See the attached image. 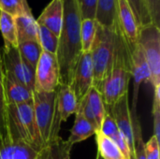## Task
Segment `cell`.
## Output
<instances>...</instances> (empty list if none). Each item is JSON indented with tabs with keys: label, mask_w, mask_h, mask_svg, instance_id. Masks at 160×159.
Segmentation results:
<instances>
[{
	"label": "cell",
	"mask_w": 160,
	"mask_h": 159,
	"mask_svg": "<svg viewBox=\"0 0 160 159\" xmlns=\"http://www.w3.org/2000/svg\"><path fill=\"white\" fill-rule=\"evenodd\" d=\"M8 127L11 142H22L39 152L44 149L35 118L33 101L8 105Z\"/></svg>",
	"instance_id": "4"
},
{
	"label": "cell",
	"mask_w": 160,
	"mask_h": 159,
	"mask_svg": "<svg viewBox=\"0 0 160 159\" xmlns=\"http://www.w3.org/2000/svg\"><path fill=\"white\" fill-rule=\"evenodd\" d=\"M3 84L8 105H19L33 101V92L4 71Z\"/></svg>",
	"instance_id": "14"
},
{
	"label": "cell",
	"mask_w": 160,
	"mask_h": 159,
	"mask_svg": "<svg viewBox=\"0 0 160 159\" xmlns=\"http://www.w3.org/2000/svg\"><path fill=\"white\" fill-rule=\"evenodd\" d=\"M1 60L3 70L6 73L34 91L35 68L29 66L21 57L18 48L1 49Z\"/></svg>",
	"instance_id": "8"
},
{
	"label": "cell",
	"mask_w": 160,
	"mask_h": 159,
	"mask_svg": "<svg viewBox=\"0 0 160 159\" xmlns=\"http://www.w3.org/2000/svg\"><path fill=\"white\" fill-rule=\"evenodd\" d=\"M138 44L142 48L150 70L153 88L160 86V27L149 23L140 28Z\"/></svg>",
	"instance_id": "6"
},
{
	"label": "cell",
	"mask_w": 160,
	"mask_h": 159,
	"mask_svg": "<svg viewBox=\"0 0 160 159\" xmlns=\"http://www.w3.org/2000/svg\"><path fill=\"white\" fill-rule=\"evenodd\" d=\"M98 0H77L82 20L93 19L95 20Z\"/></svg>",
	"instance_id": "33"
},
{
	"label": "cell",
	"mask_w": 160,
	"mask_h": 159,
	"mask_svg": "<svg viewBox=\"0 0 160 159\" xmlns=\"http://www.w3.org/2000/svg\"><path fill=\"white\" fill-rule=\"evenodd\" d=\"M127 2L132 9L140 28L149 23H152V20L145 0H127Z\"/></svg>",
	"instance_id": "30"
},
{
	"label": "cell",
	"mask_w": 160,
	"mask_h": 159,
	"mask_svg": "<svg viewBox=\"0 0 160 159\" xmlns=\"http://www.w3.org/2000/svg\"><path fill=\"white\" fill-rule=\"evenodd\" d=\"M64 17V3L63 0H52L43 9L39 17L37 19L38 24H40L57 37H59Z\"/></svg>",
	"instance_id": "13"
},
{
	"label": "cell",
	"mask_w": 160,
	"mask_h": 159,
	"mask_svg": "<svg viewBox=\"0 0 160 159\" xmlns=\"http://www.w3.org/2000/svg\"><path fill=\"white\" fill-rule=\"evenodd\" d=\"M72 145L60 136L42 150V159H71Z\"/></svg>",
	"instance_id": "25"
},
{
	"label": "cell",
	"mask_w": 160,
	"mask_h": 159,
	"mask_svg": "<svg viewBox=\"0 0 160 159\" xmlns=\"http://www.w3.org/2000/svg\"><path fill=\"white\" fill-rule=\"evenodd\" d=\"M130 59V70H131V79H133V99H132V108L130 110H137V101L139 91L141 85L144 82H150V70L145 59L144 53L139 44L129 52Z\"/></svg>",
	"instance_id": "12"
},
{
	"label": "cell",
	"mask_w": 160,
	"mask_h": 159,
	"mask_svg": "<svg viewBox=\"0 0 160 159\" xmlns=\"http://www.w3.org/2000/svg\"><path fill=\"white\" fill-rule=\"evenodd\" d=\"M152 115L154 122V135L160 141V86L154 88Z\"/></svg>",
	"instance_id": "32"
},
{
	"label": "cell",
	"mask_w": 160,
	"mask_h": 159,
	"mask_svg": "<svg viewBox=\"0 0 160 159\" xmlns=\"http://www.w3.org/2000/svg\"><path fill=\"white\" fill-rule=\"evenodd\" d=\"M98 156L103 159H128L120 148L99 130L95 133Z\"/></svg>",
	"instance_id": "22"
},
{
	"label": "cell",
	"mask_w": 160,
	"mask_h": 159,
	"mask_svg": "<svg viewBox=\"0 0 160 159\" xmlns=\"http://www.w3.org/2000/svg\"><path fill=\"white\" fill-rule=\"evenodd\" d=\"M144 152L146 159H159V141L155 135L145 143Z\"/></svg>",
	"instance_id": "34"
},
{
	"label": "cell",
	"mask_w": 160,
	"mask_h": 159,
	"mask_svg": "<svg viewBox=\"0 0 160 159\" xmlns=\"http://www.w3.org/2000/svg\"><path fill=\"white\" fill-rule=\"evenodd\" d=\"M117 0H98L95 21L101 26L112 27L116 22Z\"/></svg>",
	"instance_id": "21"
},
{
	"label": "cell",
	"mask_w": 160,
	"mask_h": 159,
	"mask_svg": "<svg viewBox=\"0 0 160 159\" xmlns=\"http://www.w3.org/2000/svg\"><path fill=\"white\" fill-rule=\"evenodd\" d=\"M0 56H1V49H0Z\"/></svg>",
	"instance_id": "36"
},
{
	"label": "cell",
	"mask_w": 160,
	"mask_h": 159,
	"mask_svg": "<svg viewBox=\"0 0 160 159\" xmlns=\"http://www.w3.org/2000/svg\"><path fill=\"white\" fill-rule=\"evenodd\" d=\"M64 17L58 37L56 58L59 66V84L69 85L75 67L82 53L81 22L77 0H63Z\"/></svg>",
	"instance_id": "1"
},
{
	"label": "cell",
	"mask_w": 160,
	"mask_h": 159,
	"mask_svg": "<svg viewBox=\"0 0 160 159\" xmlns=\"http://www.w3.org/2000/svg\"><path fill=\"white\" fill-rule=\"evenodd\" d=\"M14 21L18 43L23 41L38 42V24L34 16H17L14 17Z\"/></svg>",
	"instance_id": "17"
},
{
	"label": "cell",
	"mask_w": 160,
	"mask_h": 159,
	"mask_svg": "<svg viewBox=\"0 0 160 159\" xmlns=\"http://www.w3.org/2000/svg\"><path fill=\"white\" fill-rule=\"evenodd\" d=\"M57 111L62 122H66L69 116L75 114L78 110L77 98L69 85L59 84L56 89Z\"/></svg>",
	"instance_id": "16"
},
{
	"label": "cell",
	"mask_w": 160,
	"mask_h": 159,
	"mask_svg": "<svg viewBox=\"0 0 160 159\" xmlns=\"http://www.w3.org/2000/svg\"><path fill=\"white\" fill-rule=\"evenodd\" d=\"M94 70L90 52H82L75 67L70 89L74 93L78 103L86 96L89 89L93 86Z\"/></svg>",
	"instance_id": "9"
},
{
	"label": "cell",
	"mask_w": 160,
	"mask_h": 159,
	"mask_svg": "<svg viewBox=\"0 0 160 159\" xmlns=\"http://www.w3.org/2000/svg\"><path fill=\"white\" fill-rule=\"evenodd\" d=\"M117 41L116 22L112 27H104L97 22V32L90 53L93 63V86L98 91L109 75L115 56Z\"/></svg>",
	"instance_id": "3"
},
{
	"label": "cell",
	"mask_w": 160,
	"mask_h": 159,
	"mask_svg": "<svg viewBox=\"0 0 160 159\" xmlns=\"http://www.w3.org/2000/svg\"><path fill=\"white\" fill-rule=\"evenodd\" d=\"M131 115V123L133 129V142H134V159H146L144 146L145 142L142 138V126L140 122V118L137 113V110H130Z\"/></svg>",
	"instance_id": "27"
},
{
	"label": "cell",
	"mask_w": 160,
	"mask_h": 159,
	"mask_svg": "<svg viewBox=\"0 0 160 159\" xmlns=\"http://www.w3.org/2000/svg\"><path fill=\"white\" fill-rule=\"evenodd\" d=\"M86 103L96 120V123L98 125V129L100 128V126L102 124L103 118L106 114V109L105 105L103 103V100L101 98L100 93L94 87L92 86L86 96L84 97Z\"/></svg>",
	"instance_id": "24"
},
{
	"label": "cell",
	"mask_w": 160,
	"mask_h": 159,
	"mask_svg": "<svg viewBox=\"0 0 160 159\" xmlns=\"http://www.w3.org/2000/svg\"><path fill=\"white\" fill-rule=\"evenodd\" d=\"M97 32V22L93 19H84L81 22V42L82 52L91 51Z\"/></svg>",
	"instance_id": "29"
},
{
	"label": "cell",
	"mask_w": 160,
	"mask_h": 159,
	"mask_svg": "<svg viewBox=\"0 0 160 159\" xmlns=\"http://www.w3.org/2000/svg\"><path fill=\"white\" fill-rule=\"evenodd\" d=\"M116 30L117 41L114 61L109 75L103 81L98 90L105 108L112 107L124 96L128 94V86L131 80L129 52L117 24Z\"/></svg>",
	"instance_id": "2"
},
{
	"label": "cell",
	"mask_w": 160,
	"mask_h": 159,
	"mask_svg": "<svg viewBox=\"0 0 160 159\" xmlns=\"http://www.w3.org/2000/svg\"><path fill=\"white\" fill-rule=\"evenodd\" d=\"M106 112H109L113 120L115 121L119 131L127 142L128 147L131 154L132 159H134V142H133V129L130 115V106L128 94L124 96L117 103L112 107L105 108Z\"/></svg>",
	"instance_id": "11"
},
{
	"label": "cell",
	"mask_w": 160,
	"mask_h": 159,
	"mask_svg": "<svg viewBox=\"0 0 160 159\" xmlns=\"http://www.w3.org/2000/svg\"><path fill=\"white\" fill-rule=\"evenodd\" d=\"M102 134H104L106 137L111 139L123 152V154L127 157L128 159H132L131 154L129 152V149L128 147L127 142L122 136L121 132L119 131L117 125L115 121L113 120L112 116L106 112V114L103 118L102 124L100 126V128L98 129Z\"/></svg>",
	"instance_id": "18"
},
{
	"label": "cell",
	"mask_w": 160,
	"mask_h": 159,
	"mask_svg": "<svg viewBox=\"0 0 160 159\" xmlns=\"http://www.w3.org/2000/svg\"><path fill=\"white\" fill-rule=\"evenodd\" d=\"M116 24L124 37L128 52H131L138 44L140 27L127 0H117Z\"/></svg>",
	"instance_id": "10"
},
{
	"label": "cell",
	"mask_w": 160,
	"mask_h": 159,
	"mask_svg": "<svg viewBox=\"0 0 160 159\" xmlns=\"http://www.w3.org/2000/svg\"><path fill=\"white\" fill-rule=\"evenodd\" d=\"M4 70L0 56V142L8 143L11 142L8 127V103L3 84Z\"/></svg>",
	"instance_id": "19"
},
{
	"label": "cell",
	"mask_w": 160,
	"mask_h": 159,
	"mask_svg": "<svg viewBox=\"0 0 160 159\" xmlns=\"http://www.w3.org/2000/svg\"><path fill=\"white\" fill-rule=\"evenodd\" d=\"M0 32L4 39L3 49L18 47L14 17L3 11H0Z\"/></svg>",
	"instance_id": "23"
},
{
	"label": "cell",
	"mask_w": 160,
	"mask_h": 159,
	"mask_svg": "<svg viewBox=\"0 0 160 159\" xmlns=\"http://www.w3.org/2000/svg\"><path fill=\"white\" fill-rule=\"evenodd\" d=\"M0 159H42V151L39 152L20 141L0 142Z\"/></svg>",
	"instance_id": "15"
},
{
	"label": "cell",
	"mask_w": 160,
	"mask_h": 159,
	"mask_svg": "<svg viewBox=\"0 0 160 159\" xmlns=\"http://www.w3.org/2000/svg\"><path fill=\"white\" fill-rule=\"evenodd\" d=\"M56 91L33 92V107L39 134L46 148L59 137L61 119L57 111Z\"/></svg>",
	"instance_id": "5"
},
{
	"label": "cell",
	"mask_w": 160,
	"mask_h": 159,
	"mask_svg": "<svg viewBox=\"0 0 160 159\" xmlns=\"http://www.w3.org/2000/svg\"><path fill=\"white\" fill-rule=\"evenodd\" d=\"M152 23L160 27V0H145Z\"/></svg>",
	"instance_id": "35"
},
{
	"label": "cell",
	"mask_w": 160,
	"mask_h": 159,
	"mask_svg": "<svg viewBox=\"0 0 160 159\" xmlns=\"http://www.w3.org/2000/svg\"><path fill=\"white\" fill-rule=\"evenodd\" d=\"M96 131L97 129L87 121V119L81 112H76L74 125L71 128L68 142L71 145L79 143L91 136H95Z\"/></svg>",
	"instance_id": "20"
},
{
	"label": "cell",
	"mask_w": 160,
	"mask_h": 159,
	"mask_svg": "<svg viewBox=\"0 0 160 159\" xmlns=\"http://www.w3.org/2000/svg\"><path fill=\"white\" fill-rule=\"evenodd\" d=\"M59 85V66L56 55L42 52L35 69L36 92L51 93Z\"/></svg>",
	"instance_id": "7"
},
{
	"label": "cell",
	"mask_w": 160,
	"mask_h": 159,
	"mask_svg": "<svg viewBox=\"0 0 160 159\" xmlns=\"http://www.w3.org/2000/svg\"><path fill=\"white\" fill-rule=\"evenodd\" d=\"M18 51L21 57L36 69L38 59L42 53V48L37 41H23L18 43Z\"/></svg>",
	"instance_id": "26"
},
{
	"label": "cell",
	"mask_w": 160,
	"mask_h": 159,
	"mask_svg": "<svg viewBox=\"0 0 160 159\" xmlns=\"http://www.w3.org/2000/svg\"><path fill=\"white\" fill-rule=\"evenodd\" d=\"M38 42L42 48V51L53 54L56 53L58 37L49 29L40 24H38Z\"/></svg>",
	"instance_id": "31"
},
{
	"label": "cell",
	"mask_w": 160,
	"mask_h": 159,
	"mask_svg": "<svg viewBox=\"0 0 160 159\" xmlns=\"http://www.w3.org/2000/svg\"><path fill=\"white\" fill-rule=\"evenodd\" d=\"M0 11L12 17L33 16L27 0H0Z\"/></svg>",
	"instance_id": "28"
}]
</instances>
